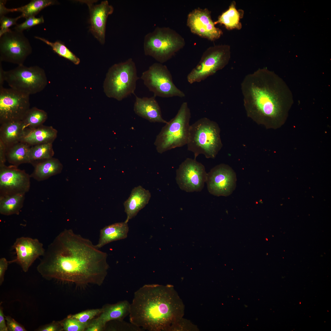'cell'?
I'll return each mask as SVG.
<instances>
[{
  "instance_id": "obj_1",
  "label": "cell",
  "mask_w": 331,
  "mask_h": 331,
  "mask_svg": "<svg viewBox=\"0 0 331 331\" xmlns=\"http://www.w3.org/2000/svg\"><path fill=\"white\" fill-rule=\"evenodd\" d=\"M100 249L89 239L65 229L45 249L37 271L48 280L100 286L109 266L107 254Z\"/></svg>"
},
{
  "instance_id": "obj_2",
  "label": "cell",
  "mask_w": 331,
  "mask_h": 331,
  "mask_svg": "<svg viewBox=\"0 0 331 331\" xmlns=\"http://www.w3.org/2000/svg\"><path fill=\"white\" fill-rule=\"evenodd\" d=\"M241 89L249 118L267 129H276L284 124L294 100L279 76L267 68L259 69L245 76Z\"/></svg>"
},
{
  "instance_id": "obj_3",
  "label": "cell",
  "mask_w": 331,
  "mask_h": 331,
  "mask_svg": "<svg viewBox=\"0 0 331 331\" xmlns=\"http://www.w3.org/2000/svg\"><path fill=\"white\" fill-rule=\"evenodd\" d=\"M185 307L173 286L145 284L134 294L130 322L150 331H171L182 318Z\"/></svg>"
},
{
  "instance_id": "obj_4",
  "label": "cell",
  "mask_w": 331,
  "mask_h": 331,
  "mask_svg": "<svg viewBox=\"0 0 331 331\" xmlns=\"http://www.w3.org/2000/svg\"><path fill=\"white\" fill-rule=\"evenodd\" d=\"M220 129L215 122L207 117L201 118L190 125L187 149L196 159L200 154L207 158H214L223 146Z\"/></svg>"
},
{
  "instance_id": "obj_5",
  "label": "cell",
  "mask_w": 331,
  "mask_h": 331,
  "mask_svg": "<svg viewBox=\"0 0 331 331\" xmlns=\"http://www.w3.org/2000/svg\"><path fill=\"white\" fill-rule=\"evenodd\" d=\"M139 79L135 64L131 58L114 64L108 69L103 84L106 96L121 101L134 94Z\"/></svg>"
},
{
  "instance_id": "obj_6",
  "label": "cell",
  "mask_w": 331,
  "mask_h": 331,
  "mask_svg": "<svg viewBox=\"0 0 331 331\" xmlns=\"http://www.w3.org/2000/svg\"><path fill=\"white\" fill-rule=\"evenodd\" d=\"M185 45L184 38L168 27H156L144 36V53L162 64L171 59Z\"/></svg>"
},
{
  "instance_id": "obj_7",
  "label": "cell",
  "mask_w": 331,
  "mask_h": 331,
  "mask_svg": "<svg viewBox=\"0 0 331 331\" xmlns=\"http://www.w3.org/2000/svg\"><path fill=\"white\" fill-rule=\"evenodd\" d=\"M191 117L188 103L183 102L175 116L166 124L156 137L154 144L158 153L187 144Z\"/></svg>"
},
{
  "instance_id": "obj_8",
  "label": "cell",
  "mask_w": 331,
  "mask_h": 331,
  "mask_svg": "<svg viewBox=\"0 0 331 331\" xmlns=\"http://www.w3.org/2000/svg\"><path fill=\"white\" fill-rule=\"evenodd\" d=\"M4 74L5 81L10 88L29 96L42 91L48 84L45 70L37 66L18 65L5 71Z\"/></svg>"
},
{
  "instance_id": "obj_9",
  "label": "cell",
  "mask_w": 331,
  "mask_h": 331,
  "mask_svg": "<svg viewBox=\"0 0 331 331\" xmlns=\"http://www.w3.org/2000/svg\"><path fill=\"white\" fill-rule=\"evenodd\" d=\"M230 56L229 45H216L208 48L198 64L188 74V82L192 84L204 80L223 68L228 63Z\"/></svg>"
},
{
  "instance_id": "obj_10",
  "label": "cell",
  "mask_w": 331,
  "mask_h": 331,
  "mask_svg": "<svg viewBox=\"0 0 331 331\" xmlns=\"http://www.w3.org/2000/svg\"><path fill=\"white\" fill-rule=\"evenodd\" d=\"M140 78L155 97H185L184 93L174 84L172 75L167 66L162 63H156L152 64L142 73Z\"/></svg>"
},
{
  "instance_id": "obj_11",
  "label": "cell",
  "mask_w": 331,
  "mask_h": 331,
  "mask_svg": "<svg viewBox=\"0 0 331 331\" xmlns=\"http://www.w3.org/2000/svg\"><path fill=\"white\" fill-rule=\"evenodd\" d=\"M30 42L23 32L10 30L0 37V61L23 64L32 52Z\"/></svg>"
},
{
  "instance_id": "obj_12",
  "label": "cell",
  "mask_w": 331,
  "mask_h": 331,
  "mask_svg": "<svg viewBox=\"0 0 331 331\" xmlns=\"http://www.w3.org/2000/svg\"><path fill=\"white\" fill-rule=\"evenodd\" d=\"M29 97L10 88H0V124L22 121L30 108Z\"/></svg>"
},
{
  "instance_id": "obj_13",
  "label": "cell",
  "mask_w": 331,
  "mask_h": 331,
  "mask_svg": "<svg viewBox=\"0 0 331 331\" xmlns=\"http://www.w3.org/2000/svg\"><path fill=\"white\" fill-rule=\"evenodd\" d=\"M207 174L203 165L196 159L187 158L176 170V180L182 190L188 192H199L204 187Z\"/></svg>"
},
{
  "instance_id": "obj_14",
  "label": "cell",
  "mask_w": 331,
  "mask_h": 331,
  "mask_svg": "<svg viewBox=\"0 0 331 331\" xmlns=\"http://www.w3.org/2000/svg\"><path fill=\"white\" fill-rule=\"evenodd\" d=\"M236 176L229 165L221 164L215 166L207 173L206 183L209 192L217 196H227L235 189Z\"/></svg>"
},
{
  "instance_id": "obj_15",
  "label": "cell",
  "mask_w": 331,
  "mask_h": 331,
  "mask_svg": "<svg viewBox=\"0 0 331 331\" xmlns=\"http://www.w3.org/2000/svg\"><path fill=\"white\" fill-rule=\"evenodd\" d=\"M30 178L18 167L11 165L0 166V196L25 194L30 188Z\"/></svg>"
},
{
  "instance_id": "obj_16",
  "label": "cell",
  "mask_w": 331,
  "mask_h": 331,
  "mask_svg": "<svg viewBox=\"0 0 331 331\" xmlns=\"http://www.w3.org/2000/svg\"><path fill=\"white\" fill-rule=\"evenodd\" d=\"M187 21L191 32L202 38L213 41L223 34L222 30L215 26L211 12L207 8L194 9L188 14Z\"/></svg>"
},
{
  "instance_id": "obj_17",
  "label": "cell",
  "mask_w": 331,
  "mask_h": 331,
  "mask_svg": "<svg viewBox=\"0 0 331 331\" xmlns=\"http://www.w3.org/2000/svg\"><path fill=\"white\" fill-rule=\"evenodd\" d=\"M12 248L15 251L16 257L9 263L17 264L25 272L37 258L43 255L45 250L37 239L25 237L17 238Z\"/></svg>"
},
{
  "instance_id": "obj_18",
  "label": "cell",
  "mask_w": 331,
  "mask_h": 331,
  "mask_svg": "<svg viewBox=\"0 0 331 331\" xmlns=\"http://www.w3.org/2000/svg\"><path fill=\"white\" fill-rule=\"evenodd\" d=\"M95 1H80L88 6L90 13V30L95 37L102 44L105 43L106 24L108 16L114 11L112 6L108 1L94 5Z\"/></svg>"
},
{
  "instance_id": "obj_19",
  "label": "cell",
  "mask_w": 331,
  "mask_h": 331,
  "mask_svg": "<svg viewBox=\"0 0 331 331\" xmlns=\"http://www.w3.org/2000/svg\"><path fill=\"white\" fill-rule=\"evenodd\" d=\"M153 96L141 98L135 96L134 110L139 116L150 122L166 124L167 122L162 116L159 105Z\"/></svg>"
},
{
  "instance_id": "obj_20",
  "label": "cell",
  "mask_w": 331,
  "mask_h": 331,
  "mask_svg": "<svg viewBox=\"0 0 331 331\" xmlns=\"http://www.w3.org/2000/svg\"><path fill=\"white\" fill-rule=\"evenodd\" d=\"M57 130L51 126L42 125L33 128L24 130L21 142L30 146L38 144L52 143L57 135Z\"/></svg>"
},
{
  "instance_id": "obj_21",
  "label": "cell",
  "mask_w": 331,
  "mask_h": 331,
  "mask_svg": "<svg viewBox=\"0 0 331 331\" xmlns=\"http://www.w3.org/2000/svg\"><path fill=\"white\" fill-rule=\"evenodd\" d=\"M151 196L148 190L141 186L135 187L132 190L128 198L124 202V211L127 214L125 221H129L135 217L139 212L148 204Z\"/></svg>"
},
{
  "instance_id": "obj_22",
  "label": "cell",
  "mask_w": 331,
  "mask_h": 331,
  "mask_svg": "<svg viewBox=\"0 0 331 331\" xmlns=\"http://www.w3.org/2000/svg\"><path fill=\"white\" fill-rule=\"evenodd\" d=\"M31 177L37 181H43L61 173L63 165L58 159L51 158L34 162Z\"/></svg>"
},
{
  "instance_id": "obj_23",
  "label": "cell",
  "mask_w": 331,
  "mask_h": 331,
  "mask_svg": "<svg viewBox=\"0 0 331 331\" xmlns=\"http://www.w3.org/2000/svg\"><path fill=\"white\" fill-rule=\"evenodd\" d=\"M128 231L127 223L125 221L106 226L100 230L98 241L96 245L100 249L112 242L125 239Z\"/></svg>"
},
{
  "instance_id": "obj_24",
  "label": "cell",
  "mask_w": 331,
  "mask_h": 331,
  "mask_svg": "<svg viewBox=\"0 0 331 331\" xmlns=\"http://www.w3.org/2000/svg\"><path fill=\"white\" fill-rule=\"evenodd\" d=\"M130 305L126 300L114 304H106L103 307L102 312L97 317L106 326L112 321L123 320L129 314Z\"/></svg>"
},
{
  "instance_id": "obj_25",
  "label": "cell",
  "mask_w": 331,
  "mask_h": 331,
  "mask_svg": "<svg viewBox=\"0 0 331 331\" xmlns=\"http://www.w3.org/2000/svg\"><path fill=\"white\" fill-rule=\"evenodd\" d=\"M0 124V140L7 148L20 142L25 129L22 121H10Z\"/></svg>"
},
{
  "instance_id": "obj_26",
  "label": "cell",
  "mask_w": 331,
  "mask_h": 331,
  "mask_svg": "<svg viewBox=\"0 0 331 331\" xmlns=\"http://www.w3.org/2000/svg\"><path fill=\"white\" fill-rule=\"evenodd\" d=\"M25 194L0 196V213L6 216L18 215L23 206Z\"/></svg>"
},
{
  "instance_id": "obj_27",
  "label": "cell",
  "mask_w": 331,
  "mask_h": 331,
  "mask_svg": "<svg viewBox=\"0 0 331 331\" xmlns=\"http://www.w3.org/2000/svg\"><path fill=\"white\" fill-rule=\"evenodd\" d=\"M30 147L20 142L7 148V161L11 165L17 167L22 164L30 163L29 152Z\"/></svg>"
},
{
  "instance_id": "obj_28",
  "label": "cell",
  "mask_w": 331,
  "mask_h": 331,
  "mask_svg": "<svg viewBox=\"0 0 331 331\" xmlns=\"http://www.w3.org/2000/svg\"><path fill=\"white\" fill-rule=\"evenodd\" d=\"M241 10L237 9L235 2H232L228 9L222 13L218 20L214 22L215 25H223L228 30L241 29L242 25L240 20L243 16L241 13Z\"/></svg>"
},
{
  "instance_id": "obj_29",
  "label": "cell",
  "mask_w": 331,
  "mask_h": 331,
  "mask_svg": "<svg viewBox=\"0 0 331 331\" xmlns=\"http://www.w3.org/2000/svg\"><path fill=\"white\" fill-rule=\"evenodd\" d=\"M57 2L52 0H32L28 4L17 8L9 9V12L21 13V17L25 18L35 16L42 10L50 6L57 4Z\"/></svg>"
},
{
  "instance_id": "obj_30",
  "label": "cell",
  "mask_w": 331,
  "mask_h": 331,
  "mask_svg": "<svg viewBox=\"0 0 331 331\" xmlns=\"http://www.w3.org/2000/svg\"><path fill=\"white\" fill-rule=\"evenodd\" d=\"M48 117L47 112L36 107L30 108L22 120L24 128H33L43 125Z\"/></svg>"
},
{
  "instance_id": "obj_31",
  "label": "cell",
  "mask_w": 331,
  "mask_h": 331,
  "mask_svg": "<svg viewBox=\"0 0 331 331\" xmlns=\"http://www.w3.org/2000/svg\"><path fill=\"white\" fill-rule=\"evenodd\" d=\"M52 143H47L31 146L29 152L30 164L53 157L54 152Z\"/></svg>"
},
{
  "instance_id": "obj_32",
  "label": "cell",
  "mask_w": 331,
  "mask_h": 331,
  "mask_svg": "<svg viewBox=\"0 0 331 331\" xmlns=\"http://www.w3.org/2000/svg\"><path fill=\"white\" fill-rule=\"evenodd\" d=\"M35 38L50 46L53 51L59 56L70 61L75 65H78L80 63L79 59L61 41H57L52 42L40 37L35 36Z\"/></svg>"
},
{
  "instance_id": "obj_33",
  "label": "cell",
  "mask_w": 331,
  "mask_h": 331,
  "mask_svg": "<svg viewBox=\"0 0 331 331\" xmlns=\"http://www.w3.org/2000/svg\"><path fill=\"white\" fill-rule=\"evenodd\" d=\"M60 322L65 331H85L88 324L82 323L69 315Z\"/></svg>"
},
{
  "instance_id": "obj_34",
  "label": "cell",
  "mask_w": 331,
  "mask_h": 331,
  "mask_svg": "<svg viewBox=\"0 0 331 331\" xmlns=\"http://www.w3.org/2000/svg\"><path fill=\"white\" fill-rule=\"evenodd\" d=\"M102 308L86 310L79 313L70 315V317L77 319L83 323H87L89 321L99 315L102 312Z\"/></svg>"
},
{
  "instance_id": "obj_35",
  "label": "cell",
  "mask_w": 331,
  "mask_h": 331,
  "mask_svg": "<svg viewBox=\"0 0 331 331\" xmlns=\"http://www.w3.org/2000/svg\"><path fill=\"white\" fill-rule=\"evenodd\" d=\"M44 22V19L42 16L39 17H36L35 16L31 17L26 18L25 21L23 23L17 24L14 27V29L18 32H23L25 30Z\"/></svg>"
},
{
  "instance_id": "obj_36",
  "label": "cell",
  "mask_w": 331,
  "mask_h": 331,
  "mask_svg": "<svg viewBox=\"0 0 331 331\" xmlns=\"http://www.w3.org/2000/svg\"><path fill=\"white\" fill-rule=\"evenodd\" d=\"M21 17V15L14 18H10L5 16L0 17V37L5 33L11 30L10 27L17 25V21Z\"/></svg>"
},
{
  "instance_id": "obj_37",
  "label": "cell",
  "mask_w": 331,
  "mask_h": 331,
  "mask_svg": "<svg viewBox=\"0 0 331 331\" xmlns=\"http://www.w3.org/2000/svg\"><path fill=\"white\" fill-rule=\"evenodd\" d=\"M5 318L8 331H26L21 325L9 316H5Z\"/></svg>"
},
{
  "instance_id": "obj_38",
  "label": "cell",
  "mask_w": 331,
  "mask_h": 331,
  "mask_svg": "<svg viewBox=\"0 0 331 331\" xmlns=\"http://www.w3.org/2000/svg\"><path fill=\"white\" fill-rule=\"evenodd\" d=\"M105 325L97 317L89 321L85 331H102L105 329Z\"/></svg>"
},
{
  "instance_id": "obj_39",
  "label": "cell",
  "mask_w": 331,
  "mask_h": 331,
  "mask_svg": "<svg viewBox=\"0 0 331 331\" xmlns=\"http://www.w3.org/2000/svg\"><path fill=\"white\" fill-rule=\"evenodd\" d=\"M35 331H62L63 329L60 321H53L49 323L41 326Z\"/></svg>"
},
{
  "instance_id": "obj_40",
  "label": "cell",
  "mask_w": 331,
  "mask_h": 331,
  "mask_svg": "<svg viewBox=\"0 0 331 331\" xmlns=\"http://www.w3.org/2000/svg\"><path fill=\"white\" fill-rule=\"evenodd\" d=\"M9 261L5 257L0 259V285H1L4 280V277L6 271L7 269Z\"/></svg>"
},
{
  "instance_id": "obj_41",
  "label": "cell",
  "mask_w": 331,
  "mask_h": 331,
  "mask_svg": "<svg viewBox=\"0 0 331 331\" xmlns=\"http://www.w3.org/2000/svg\"><path fill=\"white\" fill-rule=\"evenodd\" d=\"M7 148L2 141L0 140V166L5 165L6 162Z\"/></svg>"
},
{
  "instance_id": "obj_42",
  "label": "cell",
  "mask_w": 331,
  "mask_h": 331,
  "mask_svg": "<svg viewBox=\"0 0 331 331\" xmlns=\"http://www.w3.org/2000/svg\"><path fill=\"white\" fill-rule=\"evenodd\" d=\"M0 331H8L2 307L0 306Z\"/></svg>"
},
{
  "instance_id": "obj_43",
  "label": "cell",
  "mask_w": 331,
  "mask_h": 331,
  "mask_svg": "<svg viewBox=\"0 0 331 331\" xmlns=\"http://www.w3.org/2000/svg\"><path fill=\"white\" fill-rule=\"evenodd\" d=\"M0 1V17H1L5 16L8 12V8L5 6L6 1L1 0Z\"/></svg>"
},
{
  "instance_id": "obj_44",
  "label": "cell",
  "mask_w": 331,
  "mask_h": 331,
  "mask_svg": "<svg viewBox=\"0 0 331 331\" xmlns=\"http://www.w3.org/2000/svg\"><path fill=\"white\" fill-rule=\"evenodd\" d=\"M5 71L3 70L2 63L0 61V88L3 87V85L5 82Z\"/></svg>"
}]
</instances>
